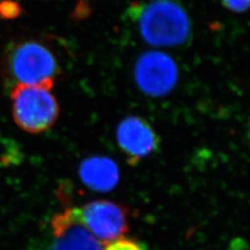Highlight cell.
Here are the masks:
<instances>
[{
    "label": "cell",
    "mask_w": 250,
    "mask_h": 250,
    "mask_svg": "<svg viewBox=\"0 0 250 250\" xmlns=\"http://www.w3.org/2000/svg\"><path fill=\"white\" fill-rule=\"evenodd\" d=\"M127 13L148 45L176 47L191 40V20L180 0L132 2Z\"/></svg>",
    "instance_id": "6da1fadb"
},
{
    "label": "cell",
    "mask_w": 250,
    "mask_h": 250,
    "mask_svg": "<svg viewBox=\"0 0 250 250\" xmlns=\"http://www.w3.org/2000/svg\"><path fill=\"white\" fill-rule=\"evenodd\" d=\"M0 73L12 87L27 84L52 89L61 67L53 50L45 43L24 38L6 46L0 59Z\"/></svg>",
    "instance_id": "7a4b0ae2"
},
{
    "label": "cell",
    "mask_w": 250,
    "mask_h": 250,
    "mask_svg": "<svg viewBox=\"0 0 250 250\" xmlns=\"http://www.w3.org/2000/svg\"><path fill=\"white\" fill-rule=\"evenodd\" d=\"M10 97L14 122L27 133H44L59 118L60 106L49 88L17 84L12 87Z\"/></svg>",
    "instance_id": "3957f363"
},
{
    "label": "cell",
    "mask_w": 250,
    "mask_h": 250,
    "mask_svg": "<svg viewBox=\"0 0 250 250\" xmlns=\"http://www.w3.org/2000/svg\"><path fill=\"white\" fill-rule=\"evenodd\" d=\"M74 219L99 241L110 242L128 231V210L112 201H91L82 208H72Z\"/></svg>",
    "instance_id": "277c9868"
},
{
    "label": "cell",
    "mask_w": 250,
    "mask_h": 250,
    "mask_svg": "<svg viewBox=\"0 0 250 250\" xmlns=\"http://www.w3.org/2000/svg\"><path fill=\"white\" fill-rule=\"evenodd\" d=\"M134 81L144 94L163 97L170 94L178 83L177 64L168 54L152 50L140 55L134 64Z\"/></svg>",
    "instance_id": "5b68a950"
},
{
    "label": "cell",
    "mask_w": 250,
    "mask_h": 250,
    "mask_svg": "<svg viewBox=\"0 0 250 250\" xmlns=\"http://www.w3.org/2000/svg\"><path fill=\"white\" fill-rule=\"evenodd\" d=\"M117 142L128 162L134 165L156 151L161 139L146 119L128 116L118 125Z\"/></svg>",
    "instance_id": "8992f818"
},
{
    "label": "cell",
    "mask_w": 250,
    "mask_h": 250,
    "mask_svg": "<svg viewBox=\"0 0 250 250\" xmlns=\"http://www.w3.org/2000/svg\"><path fill=\"white\" fill-rule=\"evenodd\" d=\"M52 239L41 250H101L102 247L73 217L71 208L56 215L51 222Z\"/></svg>",
    "instance_id": "52a82bcc"
},
{
    "label": "cell",
    "mask_w": 250,
    "mask_h": 250,
    "mask_svg": "<svg viewBox=\"0 0 250 250\" xmlns=\"http://www.w3.org/2000/svg\"><path fill=\"white\" fill-rule=\"evenodd\" d=\"M80 177L94 191L108 192L114 189L120 173L116 163L104 156H93L81 163Z\"/></svg>",
    "instance_id": "ba28073f"
},
{
    "label": "cell",
    "mask_w": 250,
    "mask_h": 250,
    "mask_svg": "<svg viewBox=\"0 0 250 250\" xmlns=\"http://www.w3.org/2000/svg\"><path fill=\"white\" fill-rule=\"evenodd\" d=\"M101 250H146V248L132 238L119 237L115 240L107 242Z\"/></svg>",
    "instance_id": "9c48e42d"
},
{
    "label": "cell",
    "mask_w": 250,
    "mask_h": 250,
    "mask_svg": "<svg viewBox=\"0 0 250 250\" xmlns=\"http://www.w3.org/2000/svg\"><path fill=\"white\" fill-rule=\"evenodd\" d=\"M224 8L234 12L244 13L250 7V0H221Z\"/></svg>",
    "instance_id": "30bf717a"
},
{
    "label": "cell",
    "mask_w": 250,
    "mask_h": 250,
    "mask_svg": "<svg viewBox=\"0 0 250 250\" xmlns=\"http://www.w3.org/2000/svg\"><path fill=\"white\" fill-rule=\"evenodd\" d=\"M0 11L7 17H9V15L14 17L16 14H18L20 8L16 3L12 1H4L0 4Z\"/></svg>",
    "instance_id": "8fae6325"
}]
</instances>
